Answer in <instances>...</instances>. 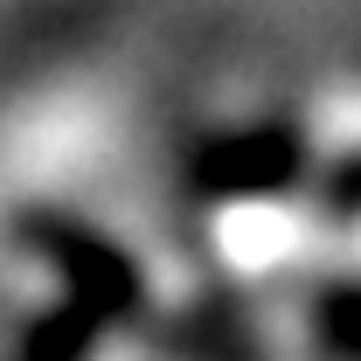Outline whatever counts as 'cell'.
<instances>
[{
    "mask_svg": "<svg viewBox=\"0 0 361 361\" xmlns=\"http://www.w3.org/2000/svg\"><path fill=\"white\" fill-rule=\"evenodd\" d=\"M299 174V146L285 133H243V139H223L202 153L195 180L209 195H264V188H285Z\"/></svg>",
    "mask_w": 361,
    "mask_h": 361,
    "instance_id": "7a4b0ae2",
    "label": "cell"
},
{
    "mask_svg": "<svg viewBox=\"0 0 361 361\" xmlns=\"http://www.w3.org/2000/svg\"><path fill=\"white\" fill-rule=\"evenodd\" d=\"M28 243H42L49 257L63 264V285H70V299L97 306L104 319L133 313L139 278H133V264H126V250H111L104 236H90V229H77V223H56V216L28 223Z\"/></svg>",
    "mask_w": 361,
    "mask_h": 361,
    "instance_id": "6da1fadb",
    "label": "cell"
},
{
    "mask_svg": "<svg viewBox=\"0 0 361 361\" xmlns=\"http://www.w3.org/2000/svg\"><path fill=\"white\" fill-rule=\"evenodd\" d=\"M326 341H334V348H348V355H361V292L326 299Z\"/></svg>",
    "mask_w": 361,
    "mask_h": 361,
    "instance_id": "277c9868",
    "label": "cell"
},
{
    "mask_svg": "<svg viewBox=\"0 0 361 361\" xmlns=\"http://www.w3.org/2000/svg\"><path fill=\"white\" fill-rule=\"evenodd\" d=\"M104 326H111V319L97 313V306L63 299V306H56V313L21 341V355H14V361H84L90 348H97V334H104Z\"/></svg>",
    "mask_w": 361,
    "mask_h": 361,
    "instance_id": "3957f363",
    "label": "cell"
}]
</instances>
